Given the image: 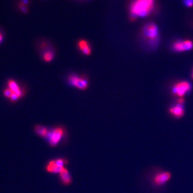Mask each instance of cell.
Returning <instances> with one entry per match:
<instances>
[{"label":"cell","mask_w":193,"mask_h":193,"mask_svg":"<svg viewBox=\"0 0 193 193\" xmlns=\"http://www.w3.org/2000/svg\"><path fill=\"white\" fill-rule=\"evenodd\" d=\"M155 0H131L129 4V18L131 21L138 17H145L153 12Z\"/></svg>","instance_id":"6da1fadb"},{"label":"cell","mask_w":193,"mask_h":193,"mask_svg":"<svg viewBox=\"0 0 193 193\" xmlns=\"http://www.w3.org/2000/svg\"><path fill=\"white\" fill-rule=\"evenodd\" d=\"M142 34L150 46H155L159 39V30L157 25L153 22H149L144 25Z\"/></svg>","instance_id":"7a4b0ae2"},{"label":"cell","mask_w":193,"mask_h":193,"mask_svg":"<svg viewBox=\"0 0 193 193\" xmlns=\"http://www.w3.org/2000/svg\"><path fill=\"white\" fill-rule=\"evenodd\" d=\"M68 81L70 85L82 90L87 89L89 86V81L86 77L79 76L75 74L69 75Z\"/></svg>","instance_id":"3957f363"},{"label":"cell","mask_w":193,"mask_h":193,"mask_svg":"<svg viewBox=\"0 0 193 193\" xmlns=\"http://www.w3.org/2000/svg\"><path fill=\"white\" fill-rule=\"evenodd\" d=\"M171 178V173L168 171H160L153 176L152 182L155 186L159 187L167 183Z\"/></svg>","instance_id":"277c9868"},{"label":"cell","mask_w":193,"mask_h":193,"mask_svg":"<svg viewBox=\"0 0 193 193\" xmlns=\"http://www.w3.org/2000/svg\"><path fill=\"white\" fill-rule=\"evenodd\" d=\"M172 50L175 52H181L187 51L192 49L193 43L189 40H179L175 41L172 45Z\"/></svg>","instance_id":"5b68a950"},{"label":"cell","mask_w":193,"mask_h":193,"mask_svg":"<svg viewBox=\"0 0 193 193\" xmlns=\"http://www.w3.org/2000/svg\"><path fill=\"white\" fill-rule=\"evenodd\" d=\"M191 89V85L187 81H182L177 83L173 87L174 94L179 96H182L188 93Z\"/></svg>","instance_id":"8992f818"},{"label":"cell","mask_w":193,"mask_h":193,"mask_svg":"<svg viewBox=\"0 0 193 193\" xmlns=\"http://www.w3.org/2000/svg\"><path fill=\"white\" fill-rule=\"evenodd\" d=\"M64 133V131L61 127H56L53 131H48L47 137L50 138V144L52 146H55L59 143Z\"/></svg>","instance_id":"52a82bcc"},{"label":"cell","mask_w":193,"mask_h":193,"mask_svg":"<svg viewBox=\"0 0 193 193\" xmlns=\"http://www.w3.org/2000/svg\"><path fill=\"white\" fill-rule=\"evenodd\" d=\"M8 86L12 91L13 94H15L18 97L19 99L22 98L25 94V90L19 86L16 81L12 79H10L8 81Z\"/></svg>","instance_id":"ba28073f"},{"label":"cell","mask_w":193,"mask_h":193,"mask_svg":"<svg viewBox=\"0 0 193 193\" xmlns=\"http://www.w3.org/2000/svg\"><path fill=\"white\" fill-rule=\"evenodd\" d=\"M77 47L79 51L84 55H89L91 53L90 44L87 40L82 39L77 42Z\"/></svg>","instance_id":"9c48e42d"},{"label":"cell","mask_w":193,"mask_h":193,"mask_svg":"<svg viewBox=\"0 0 193 193\" xmlns=\"http://www.w3.org/2000/svg\"><path fill=\"white\" fill-rule=\"evenodd\" d=\"M47 41H45V48L46 50L43 52L41 56L42 59L44 60V61L46 62H49L53 60L54 56H55V52L53 50H52L50 48H48L47 50V47L49 46L48 45L47 46Z\"/></svg>","instance_id":"30bf717a"},{"label":"cell","mask_w":193,"mask_h":193,"mask_svg":"<svg viewBox=\"0 0 193 193\" xmlns=\"http://www.w3.org/2000/svg\"><path fill=\"white\" fill-rule=\"evenodd\" d=\"M182 104L177 103V104L172 106L170 109V112L172 115L175 116L176 118H180L184 114V107Z\"/></svg>","instance_id":"8fae6325"},{"label":"cell","mask_w":193,"mask_h":193,"mask_svg":"<svg viewBox=\"0 0 193 193\" xmlns=\"http://www.w3.org/2000/svg\"><path fill=\"white\" fill-rule=\"evenodd\" d=\"M60 175L61 180L63 181V182L65 184H68L70 183L71 182V177L70 175L69 174L68 171L66 168L63 167V168L62 169V170L60 172Z\"/></svg>","instance_id":"7c38bea8"},{"label":"cell","mask_w":193,"mask_h":193,"mask_svg":"<svg viewBox=\"0 0 193 193\" xmlns=\"http://www.w3.org/2000/svg\"><path fill=\"white\" fill-rule=\"evenodd\" d=\"M63 167H59L56 165L55 160H51L49 162L48 164L47 165V171L50 172H60L62 170Z\"/></svg>","instance_id":"4fadbf2b"},{"label":"cell","mask_w":193,"mask_h":193,"mask_svg":"<svg viewBox=\"0 0 193 193\" xmlns=\"http://www.w3.org/2000/svg\"><path fill=\"white\" fill-rule=\"evenodd\" d=\"M34 131L37 134L40 135V136H46L48 133V131L47 128H45L41 125H37L35 126Z\"/></svg>","instance_id":"5bb4252c"},{"label":"cell","mask_w":193,"mask_h":193,"mask_svg":"<svg viewBox=\"0 0 193 193\" xmlns=\"http://www.w3.org/2000/svg\"><path fill=\"white\" fill-rule=\"evenodd\" d=\"M27 6L28 5H26L24 3L22 2L21 1H20L18 3V8L21 10V11H22V13H27L28 10Z\"/></svg>","instance_id":"9a60e30c"},{"label":"cell","mask_w":193,"mask_h":193,"mask_svg":"<svg viewBox=\"0 0 193 193\" xmlns=\"http://www.w3.org/2000/svg\"><path fill=\"white\" fill-rule=\"evenodd\" d=\"M12 94H13L12 91L8 87L6 88V89H4V91H3V94H4V96L6 97V98H9L10 96H11Z\"/></svg>","instance_id":"2e32d148"},{"label":"cell","mask_w":193,"mask_h":193,"mask_svg":"<svg viewBox=\"0 0 193 193\" xmlns=\"http://www.w3.org/2000/svg\"><path fill=\"white\" fill-rule=\"evenodd\" d=\"M184 4L188 8L193 6V0H183Z\"/></svg>","instance_id":"e0dca14e"},{"label":"cell","mask_w":193,"mask_h":193,"mask_svg":"<svg viewBox=\"0 0 193 193\" xmlns=\"http://www.w3.org/2000/svg\"><path fill=\"white\" fill-rule=\"evenodd\" d=\"M9 99L10 101H11L12 103H15L17 101V100L19 99L18 97L14 94H12L11 96L10 97Z\"/></svg>","instance_id":"ac0fdd59"},{"label":"cell","mask_w":193,"mask_h":193,"mask_svg":"<svg viewBox=\"0 0 193 193\" xmlns=\"http://www.w3.org/2000/svg\"><path fill=\"white\" fill-rule=\"evenodd\" d=\"M56 165H57L59 167H63V165L64 164V160L62 159H56L55 160Z\"/></svg>","instance_id":"d6986e66"},{"label":"cell","mask_w":193,"mask_h":193,"mask_svg":"<svg viewBox=\"0 0 193 193\" xmlns=\"http://www.w3.org/2000/svg\"><path fill=\"white\" fill-rule=\"evenodd\" d=\"M3 34L1 32H0V43L2 42V41L3 40Z\"/></svg>","instance_id":"ffe728a7"},{"label":"cell","mask_w":193,"mask_h":193,"mask_svg":"<svg viewBox=\"0 0 193 193\" xmlns=\"http://www.w3.org/2000/svg\"><path fill=\"white\" fill-rule=\"evenodd\" d=\"M77 1H86V0H77Z\"/></svg>","instance_id":"44dd1931"},{"label":"cell","mask_w":193,"mask_h":193,"mask_svg":"<svg viewBox=\"0 0 193 193\" xmlns=\"http://www.w3.org/2000/svg\"><path fill=\"white\" fill-rule=\"evenodd\" d=\"M192 77H193V72H192Z\"/></svg>","instance_id":"7402d4cb"}]
</instances>
